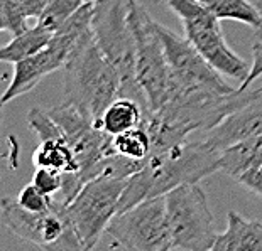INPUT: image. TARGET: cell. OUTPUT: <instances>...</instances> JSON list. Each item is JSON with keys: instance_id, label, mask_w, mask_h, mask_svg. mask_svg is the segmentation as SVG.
Returning <instances> with one entry per match:
<instances>
[{"instance_id": "1", "label": "cell", "mask_w": 262, "mask_h": 251, "mask_svg": "<svg viewBox=\"0 0 262 251\" xmlns=\"http://www.w3.org/2000/svg\"><path fill=\"white\" fill-rule=\"evenodd\" d=\"M215 172H220V152L205 138L152 150L142 169L129 177L117 213L127 211L142 200L166 196L185 184L200 182Z\"/></svg>"}, {"instance_id": "2", "label": "cell", "mask_w": 262, "mask_h": 251, "mask_svg": "<svg viewBox=\"0 0 262 251\" xmlns=\"http://www.w3.org/2000/svg\"><path fill=\"white\" fill-rule=\"evenodd\" d=\"M63 69L64 102L98 125L103 111L122 94V78L100 49L93 31L78 42Z\"/></svg>"}, {"instance_id": "3", "label": "cell", "mask_w": 262, "mask_h": 251, "mask_svg": "<svg viewBox=\"0 0 262 251\" xmlns=\"http://www.w3.org/2000/svg\"><path fill=\"white\" fill-rule=\"evenodd\" d=\"M134 2L136 0H97L93 4L92 29L100 49L120 72V96L137 99L150 111L136 78V37L130 20Z\"/></svg>"}, {"instance_id": "4", "label": "cell", "mask_w": 262, "mask_h": 251, "mask_svg": "<svg viewBox=\"0 0 262 251\" xmlns=\"http://www.w3.org/2000/svg\"><path fill=\"white\" fill-rule=\"evenodd\" d=\"M93 4L85 2L59 31L54 32L46 46L34 56L14 64V74L7 90L2 94V105H9L15 98L29 93L51 72L64 68L70 54L86 34H90L93 19Z\"/></svg>"}, {"instance_id": "5", "label": "cell", "mask_w": 262, "mask_h": 251, "mask_svg": "<svg viewBox=\"0 0 262 251\" xmlns=\"http://www.w3.org/2000/svg\"><path fill=\"white\" fill-rule=\"evenodd\" d=\"M0 216L7 230L24 241L46 251H80L83 249L68 208L61 199H54L48 211H29L17 199L4 197Z\"/></svg>"}, {"instance_id": "6", "label": "cell", "mask_w": 262, "mask_h": 251, "mask_svg": "<svg viewBox=\"0 0 262 251\" xmlns=\"http://www.w3.org/2000/svg\"><path fill=\"white\" fill-rule=\"evenodd\" d=\"M163 2L181 19L185 37L215 69L241 83L247 78L250 66L228 46L222 32L220 19L215 17L202 2L198 0H163Z\"/></svg>"}, {"instance_id": "7", "label": "cell", "mask_w": 262, "mask_h": 251, "mask_svg": "<svg viewBox=\"0 0 262 251\" xmlns=\"http://www.w3.org/2000/svg\"><path fill=\"white\" fill-rule=\"evenodd\" d=\"M105 234L108 248L130 251L174 249L166 211V196L142 200L127 211L117 213Z\"/></svg>"}, {"instance_id": "8", "label": "cell", "mask_w": 262, "mask_h": 251, "mask_svg": "<svg viewBox=\"0 0 262 251\" xmlns=\"http://www.w3.org/2000/svg\"><path fill=\"white\" fill-rule=\"evenodd\" d=\"M129 177L103 172L88 181L71 203L66 204L83 249L97 246L119 209Z\"/></svg>"}, {"instance_id": "9", "label": "cell", "mask_w": 262, "mask_h": 251, "mask_svg": "<svg viewBox=\"0 0 262 251\" xmlns=\"http://www.w3.org/2000/svg\"><path fill=\"white\" fill-rule=\"evenodd\" d=\"M166 211L174 249H213L219 234L208 199L198 182L185 184L166 194Z\"/></svg>"}, {"instance_id": "10", "label": "cell", "mask_w": 262, "mask_h": 251, "mask_svg": "<svg viewBox=\"0 0 262 251\" xmlns=\"http://www.w3.org/2000/svg\"><path fill=\"white\" fill-rule=\"evenodd\" d=\"M130 20L136 37V78L150 111H158L169 94V63L159 34V22L137 0L132 5Z\"/></svg>"}, {"instance_id": "11", "label": "cell", "mask_w": 262, "mask_h": 251, "mask_svg": "<svg viewBox=\"0 0 262 251\" xmlns=\"http://www.w3.org/2000/svg\"><path fill=\"white\" fill-rule=\"evenodd\" d=\"M159 34L169 63L168 99L194 93L228 94L235 91V88H232L220 76L222 72L215 69L186 37H180L161 24Z\"/></svg>"}, {"instance_id": "12", "label": "cell", "mask_w": 262, "mask_h": 251, "mask_svg": "<svg viewBox=\"0 0 262 251\" xmlns=\"http://www.w3.org/2000/svg\"><path fill=\"white\" fill-rule=\"evenodd\" d=\"M259 133H262V93L257 90V96L227 115L211 130L205 132L203 138L222 154L225 148Z\"/></svg>"}, {"instance_id": "13", "label": "cell", "mask_w": 262, "mask_h": 251, "mask_svg": "<svg viewBox=\"0 0 262 251\" xmlns=\"http://www.w3.org/2000/svg\"><path fill=\"white\" fill-rule=\"evenodd\" d=\"M213 251H262V222L227 213V230L216 236Z\"/></svg>"}, {"instance_id": "14", "label": "cell", "mask_w": 262, "mask_h": 251, "mask_svg": "<svg viewBox=\"0 0 262 251\" xmlns=\"http://www.w3.org/2000/svg\"><path fill=\"white\" fill-rule=\"evenodd\" d=\"M147 113H150V111L142 103H139L137 99L130 96H119L103 111L97 127L114 137L129 130V128L141 125L146 120Z\"/></svg>"}, {"instance_id": "15", "label": "cell", "mask_w": 262, "mask_h": 251, "mask_svg": "<svg viewBox=\"0 0 262 251\" xmlns=\"http://www.w3.org/2000/svg\"><path fill=\"white\" fill-rule=\"evenodd\" d=\"M32 164L36 167H51V169L61 170L63 174H78L80 170L78 160L64 135L39 140L34 154H32Z\"/></svg>"}, {"instance_id": "16", "label": "cell", "mask_w": 262, "mask_h": 251, "mask_svg": "<svg viewBox=\"0 0 262 251\" xmlns=\"http://www.w3.org/2000/svg\"><path fill=\"white\" fill-rule=\"evenodd\" d=\"M262 160V133L242 140L220 154V172L237 179L249 167Z\"/></svg>"}, {"instance_id": "17", "label": "cell", "mask_w": 262, "mask_h": 251, "mask_svg": "<svg viewBox=\"0 0 262 251\" xmlns=\"http://www.w3.org/2000/svg\"><path fill=\"white\" fill-rule=\"evenodd\" d=\"M53 36L54 32H51L36 22V26L26 29L19 36H14L12 41L0 49V59L9 64H15L19 61H24L41 51L51 41Z\"/></svg>"}, {"instance_id": "18", "label": "cell", "mask_w": 262, "mask_h": 251, "mask_svg": "<svg viewBox=\"0 0 262 251\" xmlns=\"http://www.w3.org/2000/svg\"><path fill=\"white\" fill-rule=\"evenodd\" d=\"M220 20H235L257 31L262 26V14L252 0H198Z\"/></svg>"}, {"instance_id": "19", "label": "cell", "mask_w": 262, "mask_h": 251, "mask_svg": "<svg viewBox=\"0 0 262 251\" xmlns=\"http://www.w3.org/2000/svg\"><path fill=\"white\" fill-rule=\"evenodd\" d=\"M112 148L117 155H122V157L146 160L152 152V138H150V132L146 121L119 133V135H114Z\"/></svg>"}, {"instance_id": "20", "label": "cell", "mask_w": 262, "mask_h": 251, "mask_svg": "<svg viewBox=\"0 0 262 251\" xmlns=\"http://www.w3.org/2000/svg\"><path fill=\"white\" fill-rule=\"evenodd\" d=\"M83 4L85 0H49L41 17L37 19V24H41L51 32H56Z\"/></svg>"}, {"instance_id": "21", "label": "cell", "mask_w": 262, "mask_h": 251, "mask_svg": "<svg viewBox=\"0 0 262 251\" xmlns=\"http://www.w3.org/2000/svg\"><path fill=\"white\" fill-rule=\"evenodd\" d=\"M29 15L22 9L19 0H0V29L10 32L12 36L22 34L27 26Z\"/></svg>"}, {"instance_id": "22", "label": "cell", "mask_w": 262, "mask_h": 251, "mask_svg": "<svg viewBox=\"0 0 262 251\" xmlns=\"http://www.w3.org/2000/svg\"><path fill=\"white\" fill-rule=\"evenodd\" d=\"M19 200V204L22 208L29 209V211H36V213H41V211H48L53 206V196L42 192L34 182L27 184L20 189L19 196L15 197Z\"/></svg>"}, {"instance_id": "23", "label": "cell", "mask_w": 262, "mask_h": 251, "mask_svg": "<svg viewBox=\"0 0 262 251\" xmlns=\"http://www.w3.org/2000/svg\"><path fill=\"white\" fill-rule=\"evenodd\" d=\"M32 182L41 189L42 192L54 196L63 189V172L51 169V167H36V172L32 175Z\"/></svg>"}, {"instance_id": "24", "label": "cell", "mask_w": 262, "mask_h": 251, "mask_svg": "<svg viewBox=\"0 0 262 251\" xmlns=\"http://www.w3.org/2000/svg\"><path fill=\"white\" fill-rule=\"evenodd\" d=\"M242 187H245L247 191L254 192L255 196L262 197V160L254 164L252 167H249L247 170L241 174L235 179Z\"/></svg>"}, {"instance_id": "25", "label": "cell", "mask_w": 262, "mask_h": 251, "mask_svg": "<svg viewBox=\"0 0 262 251\" xmlns=\"http://www.w3.org/2000/svg\"><path fill=\"white\" fill-rule=\"evenodd\" d=\"M259 78H262V41H255L252 47V64H250V71L237 90L238 91L249 90Z\"/></svg>"}, {"instance_id": "26", "label": "cell", "mask_w": 262, "mask_h": 251, "mask_svg": "<svg viewBox=\"0 0 262 251\" xmlns=\"http://www.w3.org/2000/svg\"><path fill=\"white\" fill-rule=\"evenodd\" d=\"M49 0H19L22 9L26 10V14L29 15V19H39L44 12Z\"/></svg>"}, {"instance_id": "27", "label": "cell", "mask_w": 262, "mask_h": 251, "mask_svg": "<svg viewBox=\"0 0 262 251\" xmlns=\"http://www.w3.org/2000/svg\"><path fill=\"white\" fill-rule=\"evenodd\" d=\"M252 2L257 5L259 10H260V14H262V0H252ZM255 41H262V26L259 27L257 31H255Z\"/></svg>"}, {"instance_id": "28", "label": "cell", "mask_w": 262, "mask_h": 251, "mask_svg": "<svg viewBox=\"0 0 262 251\" xmlns=\"http://www.w3.org/2000/svg\"><path fill=\"white\" fill-rule=\"evenodd\" d=\"M257 90H259V91H260V93H262V81H260V85H259V86H257Z\"/></svg>"}, {"instance_id": "29", "label": "cell", "mask_w": 262, "mask_h": 251, "mask_svg": "<svg viewBox=\"0 0 262 251\" xmlns=\"http://www.w3.org/2000/svg\"><path fill=\"white\" fill-rule=\"evenodd\" d=\"M85 2H97V0H85Z\"/></svg>"}]
</instances>
